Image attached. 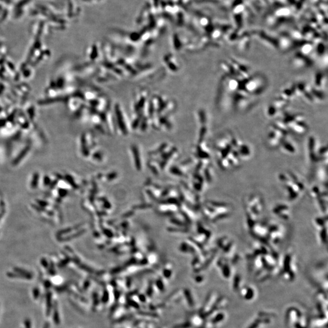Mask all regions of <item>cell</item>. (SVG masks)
<instances>
[{"label": "cell", "instance_id": "6da1fadb", "mask_svg": "<svg viewBox=\"0 0 328 328\" xmlns=\"http://www.w3.org/2000/svg\"><path fill=\"white\" fill-rule=\"evenodd\" d=\"M14 270H15V271L18 272V274L22 276V277H23V278H28V279H31L32 278V275L30 273H29L28 272L26 271V270H22V269H20V268H15Z\"/></svg>", "mask_w": 328, "mask_h": 328}, {"label": "cell", "instance_id": "7a4b0ae2", "mask_svg": "<svg viewBox=\"0 0 328 328\" xmlns=\"http://www.w3.org/2000/svg\"><path fill=\"white\" fill-rule=\"evenodd\" d=\"M39 179V174L38 173H35L34 175V177H33V179L32 181L31 188H36V187L38 185Z\"/></svg>", "mask_w": 328, "mask_h": 328}, {"label": "cell", "instance_id": "3957f363", "mask_svg": "<svg viewBox=\"0 0 328 328\" xmlns=\"http://www.w3.org/2000/svg\"><path fill=\"white\" fill-rule=\"evenodd\" d=\"M47 313L48 315L49 314L51 311V295L50 293H48L47 295Z\"/></svg>", "mask_w": 328, "mask_h": 328}, {"label": "cell", "instance_id": "277c9868", "mask_svg": "<svg viewBox=\"0 0 328 328\" xmlns=\"http://www.w3.org/2000/svg\"><path fill=\"white\" fill-rule=\"evenodd\" d=\"M53 320L55 321V323L56 325H58L59 323H60V320H59V316H58V311H57V308H55L54 309V314H53Z\"/></svg>", "mask_w": 328, "mask_h": 328}, {"label": "cell", "instance_id": "5b68a950", "mask_svg": "<svg viewBox=\"0 0 328 328\" xmlns=\"http://www.w3.org/2000/svg\"><path fill=\"white\" fill-rule=\"evenodd\" d=\"M50 182H51V180L49 178V177L48 176H45L44 179V185H48L50 184Z\"/></svg>", "mask_w": 328, "mask_h": 328}, {"label": "cell", "instance_id": "8992f818", "mask_svg": "<svg viewBox=\"0 0 328 328\" xmlns=\"http://www.w3.org/2000/svg\"><path fill=\"white\" fill-rule=\"evenodd\" d=\"M58 194H59L60 197H61V196H64L66 194V191H65V190H63V189H59L58 190Z\"/></svg>", "mask_w": 328, "mask_h": 328}, {"label": "cell", "instance_id": "52a82bcc", "mask_svg": "<svg viewBox=\"0 0 328 328\" xmlns=\"http://www.w3.org/2000/svg\"><path fill=\"white\" fill-rule=\"evenodd\" d=\"M41 262L42 263L43 266L45 268H47V267H48V262H47V261L46 260L45 258H42L41 260Z\"/></svg>", "mask_w": 328, "mask_h": 328}, {"label": "cell", "instance_id": "ba28073f", "mask_svg": "<svg viewBox=\"0 0 328 328\" xmlns=\"http://www.w3.org/2000/svg\"><path fill=\"white\" fill-rule=\"evenodd\" d=\"M38 203L39 204V205H40L41 206H42V207H44L45 206H48V203H47L46 202H44V201H39V200H38Z\"/></svg>", "mask_w": 328, "mask_h": 328}, {"label": "cell", "instance_id": "9c48e42d", "mask_svg": "<svg viewBox=\"0 0 328 328\" xmlns=\"http://www.w3.org/2000/svg\"><path fill=\"white\" fill-rule=\"evenodd\" d=\"M34 298H37L39 297V290L38 289H35L34 290Z\"/></svg>", "mask_w": 328, "mask_h": 328}, {"label": "cell", "instance_id": "30bf717a", "mask_svg": "<svg viewBox=\"0 0 328 328\" xmlns=\"http://www.w3.org/2000/svg\"><path fill=\"white\" fill-rule=\"evenodd\" d=\"M25 326H26V328H30V322L29 320H26L25 321Z\"/></svg>", "mask_w": 328, "mask_h": 328}, {"label": "cell", "instance_id": "8fae6325", "mask_svg": "<svg viewBox=\"0 0 328 328\" xmlns=\"http://www.w3.org/2000/svg\"><path fill=\"white\" fill-rule=\"evenodd\" d=\"M4 213V210H3V211H2V212H1V213H0V219H1V218H2V216H3Z\"/></svg>", "mask_w": 328, "mask_h": 328}]
</instances>
